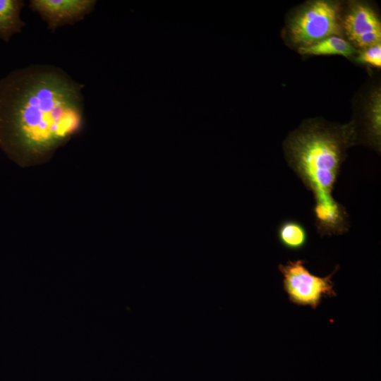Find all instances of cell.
<instances>
[{
  "label": "cell",
  "mask_w": 381,
  "mask_h": 381,
  "mask_svg": "<svg viewBox=\"0 0 381 381\" xmlns=\"http://www.w3.org/2000/svg\"><path fill=\"white\" fill-rule=\"evenodd\" d=\"M83 87L50 65H30L2 78L0 147L20 162L49 156L82 129Z\"/></svg>",
  "instance_id": "obj_1"
},
{
  "label": "cell",
  "mask_w": 381,
  "mask_h": 381,
  "mask_svg": "<svg viewBox=\"0 0 381 381\" xmlns=\"http://www.w3.org/2000/svg\"><path fill=\"white\" fill-rule=\"evenodd\" d=\"M356 135L352 123L338 128L313 123L301 127L286 140L287 160L313 192L315 209L339 204L333 198L332 190L346 150L353 144Z\"/></svg>",
  "instance_id": "obj_2"
},
{
  "label": "cell",
  "mask_w": 381,
  "mask_h": 381,
  "mask_svg": "<svg viewBox=\"0 0 381 381\" xmlns=\"http://www.w3.org/2000/svg\"><path fill=\"white\" fill-rule=\"evenodd\" d=\"M289 32L291 40L300 47L340 35L339 4L323 0L307 4L291 18Z\"/></svg>",
  "instance_id": "obj_3"
},
{
  "label": "cell",
  "mask_w": 381,
  "mask_h": 381,
  "mask_svg": "<svg viewBox=\"0 0 381 381\" xmlns=\"http://www.w3.org/2000/svg\"><path fill=\"white\" fill-rule=\"evenodd\" d=\"M278 268L283 276V289L289 301L296 306L315 309L323 298L337 296L332 278L338 270V265L324 277L310 272L301 260H290L279 265Z\"/></svg>",
  "instance_id": "obj_4"
},
{
  "label": "cell",
  "mask_w": 381,
  "mask_h": 381,
  "mask_svg": "<svg viewBox=\"0 0 381 381\" xmlns=\"http://www.w3.org/2000/svg\"><path fill=\"white\" fill-rule=\"evenodd\" d=\"M95 0H31L29 8L37 12L54 32L58 28L73 25L84 19L95 8Z\"/></svg>",
  "instance_id": "obj_5"
},
{
  "label": "cell",
  "mask_w": 381,
  "mask_h": 381,
  "mask_svg": "<svg viewBox=\"0 0 381 381\" xmlns=\"http://www.w3.org/2000/svg\"><path fill=\"white\" fill-rule=\"evenodd\" d=\"M349 40L363 49L380 43L381 24L373 10L362 3L352 4L344 21Z\"/></svg>",
  "instance_id": "obj_6"
},
{
  "label": "cell",
  "mask_w": 381,
  "mask_h": 381,
  "mask_svg": "<svg viewBox=\"0 0 381 381\" xmlns=\"http://www.w3.org/2000/svg\"><path fill=\"white\" fill-rule=\"evenodd\" d=\"M24 6L22 0H0V39L8 42L11 37L20 33L25 26L20 17Z\"/></svg>",
  "instance_id": "obj_7"
},
{
  "label": "cell",
  "mask_w": 381,
  "mask_h": 381,
  "mask_svg": "<svg viewBox=\"0 0 381 381\" xmlns=\"http://www.w3.org/2000/svg\"><path fill=\"white\" fill-rule=\"evenodd\" d=\"M301 54L341 55L350 57L355 53L354 47L348 41L337 36L327 37L307 47H300Z\"/></svg>",
  "instance_id": "obj_8"
},
{
  "label": "cell",
  "mask_w": 381,
  "mask_h": 381,
  "mask_svg": "<svg viewBox=\"0 0 381 381\" xmlns=\"http://www.w3.org/2000/svg\"><path fill=\"white\" fill-rule=\"evenodd\" d=\"M277 238L281 245L290 250L303 248L308 241V234L305 227L294 220L282 222L277 229Z\"/></svg>",
  "instance_id": "obj_9"
},
{
  "label": "cell",
  "mask_w": 381,
  "mask_h": 381,
  "mask_svg": "<svg viewBox=\"0 0 381 381\" xmlns=\"http://www.w3.org/2000/svg\"><path fill=\"white\" fill-rule=\"evenodd\" d=\"M368 131L373 140L380 145L381 133V95L380 91L375 92L370 99Z\"/></svg>",
  "instance_id": "obj_10"
},
{
  "label": "cell",
  "mask_w": 381,
  "mask_h": 381,
  "mask_svg": "<svg viewBox=\"0 0 381 381\" xmlns=\"http://www.w3.org/2000/svg\"><path fill=\"white\" fill-rule=\"evenodd\" d=\"M357 60L373 66L381 67V44L378 43L365 49L358 56Z\"/></svg>",
  "instance_id": "obj_11"
}]
</instances>
